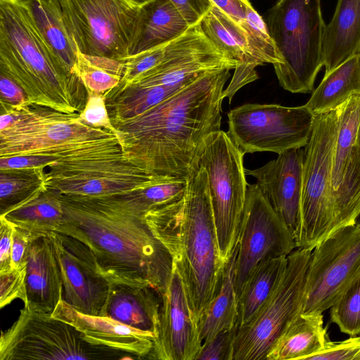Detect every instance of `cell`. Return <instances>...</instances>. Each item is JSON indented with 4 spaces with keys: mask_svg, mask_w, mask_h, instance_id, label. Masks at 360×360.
I'll use <instances>...</instances> for the list:
<instances>
[{
    "mask_svg": "<svg viewBox=\"0 0 360 360\" xmlns=\"http://www.w3.org/2000/svg\"><path fill=\"white\" fill-rule=\"evenodd\" d=\"M190 27L199 24L214 6L211 0H169Z\"/></svg>",
    "mask_w": 360,
    "mask_h": 360,
    "instance_id": "cell-42",
    "label": "cell"
},
{
    "mask_svg": "<svg viewBox=\"0 0 360 360\" xmlns=\"http://www.w3.org/2000/svg\"><path fill=\"white\" fill-rule=\"evenodd\" d=\"M49 236L61 272L63 300L81 313L105 316L110 282L92 251L70 236L58 231Z\"/></svg>",
    "mask_w": 360,
    "mask_h": 360,
    "instance_id": "cell-17",
    "label": "cell"
},
{
    "mask_svg": "<svg viewBox=\"0 0 360 360\" xmlns=\"http://www.w3.org/2000/svg\"><path fill=\"white\" fill-rule=\"evenodd\" d=\"M265 22L282 60L274 65L280 85L292 93L311 91L323 66L321 0H278Z\"/></svg>",
    "mask_w": 360,
    "mask_h": 360,
    "instance_id": "cell-6",
    "label": "cell"
},
{
    "mask_svg": "<svg viewBox=\"0 0 360 360\" xmlns=\"http://www.w3.org/2000/svg\"><path fill=\"white\" fill-rule=\"evenodd\" d=\"M187 180L184 198L152 209L143 218L171 255L198 323L220 288L226 262L219 255L207 174L196 165Z\"/></svg>",
    "mask_w": 360,
    "mask_h": 360,
    "instance_id": "cell-3",
    "label": "cell"
},
{
    "mask_svg": "<svg viewBox=\"0 0 360 360\" xmlns=\"http://www.w3.org/2000/svg\"><path fill=\"white\" fill-rule=\"evenodd\" d=\"M357 54L360 56V49H359V51H358Z\"/></svg>",
    "mask_w": 360,
    "mask_h": 360,
    "instance_id": "cell-49",
    "label": "cell"
},
{
    "mask_svg": "<svg viewBox=\"0 0 360 360\" xmlns=\"http://www.w3.org/2000/svg\"><path fill=\"white\" fill-rule=\"evenodd\" d=\"M189 28L169 0H150L139 6L128 57L167 45Z\"/></svg>",
    "mask_w": 360,
    "mask_h": 360,
    "instance_id": "cell-24",
    "label": "cell"
},
{
    "mask_svg": "<svg viewBox=\"0 0 360 360\" xmlns=\"http://www.w3.org/2000/svg\"><path fill=\"white\" fill-rule=\"evenodd\" d=\"M356 94H360V56L357 53L325 72L304 105L315 116L336 110Z\"/></svg>",
    "mask_w": 360,
    "mask_h": 360,
    "instance_id": "cell-28",
    "label": "cell"
},
{
    "mask_svg": "<svg viewBox=\"0 0 360 360\" xmlns=\"http://www.w3.org/2000/svg\"><path fill=\"white\" fill-rule=\"evenodd\" d=\"M1 108L18 110L27 104V97L22 87L6 74L0 72Z\"/></svg>",
    "mask_w": 360,
    "mask_h": 360,
    "instance_id": "cell-41",
    "label": "cell"
},
{
    "mask_svg": "<svg viewBox=\"0 0 360 360\" xmlns=\"http://www.w3.org/2000/svg\"><path fill=\"white\" fill-rule=\"evenodd\" d=\"M237 299L255 267L267 258L288 256L297 248L293 234L257 184L248 185L238 240Z\"/></svg>",
    "mask_w": 360,
    "mask_h": 360,
    "instance_id": "cell-14",
    "label": "cell"
},
{
    "mask_svg": "<svg viewBox=\"0 0 360 360\" xmlns=\"http://www.w3.org/2000/svg\"><path fill=\"white\" fill-rule=\"evenodd\" d=\"M45 168L0 169V216L33 200L48 187Z\"/></svg>",
    "mask_w": 360,
    "mask_h": 360,
    "instance_id": "cell-32",
    "label": "cell"
},
{
    "mask_svg": "<svg viewBox=\"0 0 360 360\" xmlns=\"http://www.w3.org/2000/svg\"><path fill=\"white\" fill-rule=\"evenodd\" d=\"M123 72V60L77 53V73L86 89L91 91L105 94L114 88Z\"/></svg>",
    "mask_w": 360,
    "mask_h": 360,
    "instance_id": "cell-33",
    "label": "cell"
},
{
    "mask_svg": "<svg viewBox=\"0 0 360 360\" xmlns=\"http://www.w3.org/2000/svg\"><path fill=\"white\" fill-rule=\"evenodd\" d=\"M45 170L49 188L65 195L108 196L146 187L165 177L149 174L124 156L53 163Z\"/></svg>",
    "mask_w": 360,
    "mask_h": 360,
    "instance_id": "cell-15",
    "label": "cell"
},
{
    "mask_svg": "<svg viewBox=\"0 0 360 360\" xmlns=\"http://www.w3.org/2000/svg\"><path fill=\"white\" fill-rule=\"evenodd\" d=\"M338 127L335 110L315 115L304 147L300 216L295 234L297 248L314 249L333 232L332 167Z\"/></svg>",
    "mask_w": 360,
    "mask_h": 360,
    "instance_id": "cell-7",
    "label": "cell"
},
{
    "mask_svg": "<svg viewBox=\"0 0 360 360\" xmlns=\"http://www.w3.org/2000/svg\"><path fill=\"white\" fill-rule=\"evenodd\" d=\"M79 52L122 60L128 57L139 6L128 0H58Z\"/></svg>",
    "mask_w": 360,
    "mask_h": 360,
    "instance_id": "cell-11",
    "label": "cell"
},
{
    "mask_svg": "<svg viewBox=\"0 0 360 360\" xmlns=\"http://www.w3.org/2000/svg\"><path fill=\"white\" fill-rule=\"evenodd\" d=\"M239 25L245 31L248 46L259 65L264 63L276 65L282 63L265 20L250 3L247 6L245 20Z\"/></svg>",
    "mask_w": 360,
    "mask_h": 360,
    "instance_id": "cell-34",
    "label": "cell"
},
{
    "mask_svg": "<svg viewBox=\"0 0 360 360\" xmlns=\"http://www.w3.org/2000/svg\"><path fill=\"white\" fill-rule=\"evenodd\" d=\"M14 225L0 217V274L12 269L11 251Z\"/></svg>",
    "mask_w": 360,
    "mask_h": 360,
    "instance_id": "cell-43",
    "label": "cell"
},
{
    "mask_svg": "<svg viewBox=\"0 0 360 360\" xmlns=\"http://www.w3.org/2000/svg\"><path fill=\"white\" fill-rule=\"evenodd\" d=\"M287 262L288 256L267 258L255 267L238 297L236 328L258 313L277 285Z\"/></svg>",
    "mask_w": 360,
    "mask_h": 360,
    "instance_id": "cell-30",
    "label": "cell"
},
{
    "mask_svg": "<svg viewBox=\"0 0 360 360\" xmlns=\"http://www.w3.org/2000/svg\"><path fill=\"white\" fill-rule=\"evenodd\" d=\"M304 149L293 148L255 169H245L295 238L297 229L302 191Z\"/></svg>",
    "mask_w": 360,
    "mask_h": 360,
    "instance_id": "cell-19",
    "label": "cell"
},
{
    "mask_svg": "<svg viewBox=\"0 0 360 360\" xmlns=\"http://www.w3.org/2000/svg\"><path fill=\"white\" fill-rule=\"evenodd\" d=\"M162 298L158 333L150 359L196 360L202 345L198 323L182 278L174 264Z\"/></svg>",
    "mask_w": 360,
    "mask_h": 360,
    "instance_id": "cell-18",
    "label": "cell"
},
{
    "mask_svg": "<svg viewBox=\"0 0 360 360\" xmlns=\"http://www.w3.org/2000/svg\"><path fill=\"white\" fill-rule=\"evenodd\" d=\"M108 280L110 290L105 316L150 333L156 338L160 325L162 294L148 283Z\"/></svg>",
    "mask_w": 360,
    "mask_h": 360,
    "instance_id": "cell-23",
    "label": "cell"
},
{
    "mask_svg": "<svg viewBox=\"0 0 360 360\" xmlns=\"http://www.w3.org/2000/svg\"><path fill=\"white\" fill-rule=\"evenodd\" d=\"M306 274L301 314L323 313L360 276V229H338L319 242Z\"/></svg>",
    "mask_w": 360,
    "mask_h": 360,
    "instance_id": "cell-13",
    "label": "cell"
},
{
    "mask_svg": "<svg viewBox=\"0 0 360 360\" xmlns=\"http://www.w3.org/2000/svg\"><path fill=\"white\" fill-rule=\"evenodd\" d=\"M236 330L221 331L203 343L196 360H231Z\"/></svg>",
    "mask_w": 360,
    "mask_h": 360,
    "instance_id": "cell-39",
    "label": "cell"
},
{
    "mask_svg": "<svg viewBox=\"0 0 360 360\" xmlns=\"http://www.w3.org/2000/svg\"><path fill=\"white\" fill-rule=\"evenodd\" d=\"M119 355L134 359L120 350L91 345L70 324L25 307L0 338V360L122 359Z\"/></svg>",
    "mask_w": 360,
    "mask_h": 360,
    "instance_id": "cell-9",
    "label": "cell"
},
{
    "mask_svg": "<svg viewBox=\"0 0 360 360\" xmlns=\"http://www.w3.org/2000/svg\"><path fill=\"white\" fill-rule=\"evenodd\" d=\"M51 316L72 326L91 345L120 350L134 359H150L155 340L150 333L109 316L81 313L63 300L58 302Z\"/></svg>",
    "mask_w": 360,
    "mask_h": 360,
    "instance_id": "cell-20",
    "label": "cell"
},
{
    "mask_svg": "<svg viewBox=\"0 0 360 360\" xmlns=\"http://www.w3.org/2000/svg\"><path fill=\"white\" fill-rule=\"evenodd\" d=\"M60 198L64 217L56 231L84 243L107 279L146 282L165 292L173 270L171 255L122 194L60 193Z\"/></svg>",
    "mask_w": 360,
    "mask_h": 360,
    "instance_id": "cell-2",
    "label": "cell"
},
{
    "mask_svg": "<svg viewBox=\"0 0 360 360\" xmlns=\"http://www.w3.org/2000/svg\"><path fill=\"white\" fill-rule=\"evenodd\" d=\"M87 101L84 109L79 113L84 123L97 128L105 129L116 135L108 111L104 94L96 93L86 89Z\"/></svg>",
    "mask_w": 360,
    "mask_h": 360,
    "instance_id": "cell-37",
    "label": "cell"
},
{
    "mask_svg": "<svg viewBox=\"0 0 360 360\" xmlns=\"http://www.w3.org/2000/svg\"><path fill=\"white\" fill-rule=\"evenodd\" d=\"M32 237L28 231L14 226L11 251L12 269H19L26 265V255Z\"/></svg>",
    "mask_w": 360,
    "mask_h": 360,
    "instance_id": "cell-44",
    "label": "cell"
},
{
    "mask_svg": "<svg viewBox=\"0 0 360 360\" xmlns=\"http://www.w3.org/2000/svg\"><path fill=\"white\" fill-rule=\"evenodd\" d=\"M356 143L360 149V121H359V124L358 126V130H357Z\"/></svg>",
    "mask_w": 360,
    "mask_h": 360,
    "instance_id": "cell-47",
    "label": "cell"
},
{
    "mask_svg": "<svg viewBox=\"0 0 360 360\" xmlns=\"http://www.w3.org/2000/svg\"><path fill=\"white\" fill-rule=\"evenodd\" d=\"M360 360V336L344 341H328L324 349L309 356L307 360Z\"/></svg>",
    "mask_w": 360,
    "mask_h": 360,
    "instance_id": "cell-40",
    "label": "cell"
},
{
    "mask_svg": "<svg viewBox=\"0 0 360 360\" xmlns=\"http://www.w3.org/2000/svg\"><path fill=\"white\" fill-rule=\"evenodd\" d=\"M355 225L360 229V213L356 219Z\"/></svg>",
    "mask_w": 360,
    "mask_h": 360,
    "instance_id": "cell-48",
    "label": "cell"
},
{
    "mask_svg": "<svg viewBox=\"0 0 360 360\" xmlns=\"http://www.w3.org/2000/svg\"><path fill=\"white\" fill-rule=\"evenodd\" d=\"M237 255L238 245L225 263L218 292L198 321L202 344L221 331L236 328L238 299L235 289V272Z\"/></svg>",
    "mask_w": 360,
    "mask_h": 360,
    "instance_id": "cell-29",
    "label": "cell"
},
{
    "mask_svg": "<svg viewBox=\"0 0 360 360\" xmlns=\"http://www.w3.org/2000/svg\"><path fill=\"white\" fill-rule=\"evenodd\" d=\"M128 1L136 6H141L143 5L144 4L148 2L150 0H128Z\"/></svg>",
    "mask_w": 360,
    "mask_h": 360,
    "instance_id": "cell-46",
    "label": "cell"
},
{
    "mask_svg": "<svg viewBox=\"0 0 360 360\" xmlns=\"http://www.w3.org/2000/svg\"><path fill=\"white\" fill-rule=\"evenodd\" d=\"M167 45L150 49L124 58V72L119 86L131 82L138 76L158 65L163 58Z\"/></svg>",
    "mask_w": 360,
    "mask_h": 360,
    "instance_id": "cell-36",
    "label": "cell"
},
{
    "mask_svg": "<svg viewBox=\"0 0 360 360\" xmlns=\"http://www.w3.org/2000/svg\"><path fill=\"white\" fill-rule=\"evenodd\" d=\"M63 217L60 193L49 188L30 202L0 216L28 231L32 240L56 231Z\"/></svg>",
    "mask_w": 360,
    "mask_h": 360,
    "instance_id": "cell-31",
    "label": "cell"
},
{
    "mask_svg": "<svg viewBox=\"0 0 360 360\" xmlns=\"http://www.w3.org/2000/svg\"><path fill=\"white\" fill-rule=\"evenodd\" d=\"M26 265L0 274V307L3 308L18 298L27 302L25 286Z\"/></svg>",
    "mask_w": 360,
    "mask_h": 360,
    "instance_id": "cell-38",
    "label": "cell"
},
{
    "mask_svg": "<svg viewBox=\"0 0 360 360\" xmlns=\"http://www.w3.org/2000/svg\"><path fill=\"white\" fill-rule=\"evenodd\" d=\"M230 70L207 72L141 115L113 124L125 158L149 174L188 179L205 140L220 130Z\"/></svg>",
    "mask_w": 360,
    "mask_h": 360,
    "instance_id": "cell-1",
    "label": "cell"
},
{
    "mask_svg": "<svg viewBox=\"0 0 360 360\" xmlns=\"http://www.w3.org/2000/svg\"><path fill=\"white\" fill-rule=\"evenodd\" d=\"M200 25L216 47L238 63L231 82L224 91V98L228 97L231 102L241 87L257 79L255 69L259 65L250 51L242 27L218 7L214 5Z\"/></svg>",
    "mask_w": 360,
    "mask_h": 360,
    "instance_id": "cell-22",
    "label": "cell"
},
{
    "mask_svg": "<svg viewBox=\"0 0 360 360\" xmlns=\"http://www.w3.org/2000/svg\"><path fill=\"white\" fill-rule=\"evenodd\" d=\"M227 115L228 134L244 153L268 151L278 155L307 144L314 117L304 105L259 103L238 106Z\"/></svg>",
    "mask_w": 360,
    "mask_h": 360,
    "instance_id": "cell-12",
    "label": "cell"
},
{
    "mask_svg": "<svg viewBox=\"0 0 360 360\" xmlns=\"http://www.w3.org/2000/svg\"><path fill=\"white\" fill-rule=\"evenodd\" d=\"M22 1L58 64L67 74L78 75V51L65 25L58 0Z\"/></svg>",
    "mask_w": 360,
    "mask_h": 360,
    "instance_id": "cell-26",
    "label": "cell"
},
{
    "mask_svg": "<svg viewBox=\"0 0 360 360\" xmlns=\"http://www.w3.org/2000/svg\"><path fill=\"white\" fill-rule=\"evenodd\" d=\"M25 286V307L30 310L51 314L63 300L61 272L49 234L30 243L26 255Z\"/></svg>",
    "mask_w": 360,
    "mask_h": 360,
    "instance_id": "cell-21",
    "label": "cell"
},
{
    "mask_svg": "<svg viewBox=\"0 0 360 360\" xmlns=\"http://www.w3.org/2000/svg\"><path fill=\"white\" fill-rule=\"evenodd\" d=\"M360 49V0H338L334 14L326 25L323 39V65L327 72Z\"/></svg>",
    "mask_w": 360,
    "mask_h": 360,
    "instance_id": "cell-25",
    "label": "cell"
},
{
    "mask_svg": "<svg viewBox=\"0 0 360 360\" xmlns=\"http://www.w3.org/2000/svg\"><path fill=\"white\" fill-rule=\"evenodd\" d=\"M214 6L223 11L238 24L245 18L249 0H211Z\"/></svg>",
    "mask_w": 360,
    "mask_h": 360,
    "instance_id": "cell-45",
    "label": "cell"
},
{
    "mask_svg": "<svg viewBox=\"0 0 360 360\" xmlns=\"http://www.w3.org/2000/svg\"><path fill=\"white\" fill-rule=\"evenodd\" d=\"M338 127L332 167L334 231L355 224L360 213V149L356 143L360 94L338 108Z\"/></svg>",
    "mask_w": 360,
    "mask_h": 360,
    "instance_id": "cell-16",
    "label": "cell"
},
{
    "mask_svg": "<svg viewBox=\"0 0 360 360\" xmlns=\"http://www.w3.org/2000/svg\"><path fill=\"white\" fill-rule=\"evenodd\" d=\"M0 72L22 87L27 104L67 114L79 113L86 104L81 77L58 64L22 0H0Z\"/></svg>",
    "mask_w": 360,
    "mask_h": 360,
    "instance_id": "cell-4",
    "label": "cell"
},
{
    "mask_svg": "<svg viewBox=\"0 0 360 360\" xmlns=\"http://www.w3.org/2000/svg\"><path fill=\"white\" fill-rule=\"evenodd\" d=\"M312 249L297 248L271 294L246 324L236 330L231 360H266L269 352L300 313Z\"/></svg>",
    "mask_w": 360,
    "mask_h": 360,
    "instance_id": "cell-10",
    "label": "cell"
},
{
    "mask_svg": "<svg viewBox=\"0 0 360 360\" xmlns=\"http://www.w3.org/2000/svg\"><path fill=\"white\" fill-rule=\"evenodd\" d=\"M122 153L115 134L84 123L79 113L34 104L18 110L1 108L0 158L44 155L60 163Z\"/></svg>",
    "mask_w": 360,
    "mask_h": 360,
    "instance_id": "cell-5",
    "label": "cell"
},
{
    "mask_svg": "<svg viewBox=\"0 0 360 360\" xmlns=\"http://www.w3.org/2000/svg\"><path fill=\"white\" fill-rule=\"evenodd\" d=\"M330 321L350 336L360 334V276L330 307Z\"/></svg>",
    "mask_w": 360,
    "mask_h": 360,
    "instance_id": "cell-35",
    "label": "cell"
},
{
    "mask_svg": "<svg viewBox=\"0 0 360 360\" xmlns=\"http://www.w3.org/2000/svg\"><path fill=\"white\" fill-rule=\"evenodd\" d=\"M328 341L322 313H300L280 336L266 360H307L323 350Z\"/></svg>",
    "mask_w": 360,
    "mask_h": 360,
    "instance_id": "cell-27",
    "label": "cell"
},
{
    "mask_svg": "<svg viewBox=\"0 0 360 360\" xmlns=\"http://www.w3.org/2000/svg\"><path fill=\"white\" fill-rule=\"evenodd\" d=\"M244 155L220 129L205 140L196 162L207 174L219 255L224 263L237 246L246 200Z\"/></svg>",
    "mask_w": 360,
    "mask_h": 360,
    "instance_id": "cell-8",
    "label": "cell"
}]
</instances>
